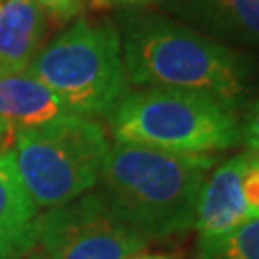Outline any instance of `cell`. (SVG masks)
<instances>
[{"mask_svg":"<svg viewBox=\"0 0 259 259\" xmlns=\"http://www.w3.org/2000/svg\"><path fill=\"white\" fill-rule=\"evenodd\" d=\"M217 157L113 142L104 159L102 194L113 213L150 238H169L194 227L200 190Z\"/></svg>","mask_w":259,"mask_h":259,"instance_id":"obj_1","label":"cell"},{"mask_svg":"<svg viewBox=\"0 0 259 259\" xmlns=\"http://www.w3.org/2000/svg\"><path fill=\"white\" fill-rule=\"evenodd\" d=\"M127 81L213 96L236 108L250 91V60L225 42L163 18H139L121 42Z\"/></svg>","mask_w":259,"mask_h":259,"instance_id":"obj_2","label":"cell"},{"mask_svg":"<svg viewBox=\"0 0 259 259\" xmlns=\"http://www.w3.org/2000/svg\"><path fill=\"white\" fill-rule=\"evenodd\" d=\"M110 121L117 142L179 154H215L242 142L234 108L181 89L148 87L125 93Z\"/></svg>","mask_w":259,"mask_h":259,"instance_id":"obj_3","label":"cell"},{"mask_svg":"<svg viewBox=\"0 0 259 259\" xmlns=\"http://www.w3.org/2000/svg\"><path fill=\"white\" fill-rule=\"evenodd\" d=\"M48 87L67 113L81 117L108 115L127 93L121 38L110 23L75 21L25 69Z\"/></svg>","mask_w":259,"mask_h":259,"instance_id":"obj_4","label":"cell"},{"mask_svg":"<svg viewBox=\"0 0 259 259\" xmlns=\"http://www.w3.org/2000/svg\"><path fill=\"white\" fill-rule=\"evenodd\" d=\"M14 140L19 179L38 209L58 207L91 192L110 150L102 127L73 113L16 131Z\"/></svg>","mask_w":259,"mask_h":259,"instance_id":"obj_5","label":"cell"},{"mask_svg":"<svg viewBox=\"0 0 259 259\" xmlns=\"http://www.w3.org/2000/svg\"><path fill=\"white\" fill-rule=\"evenodd\" d=\"M148 240L113 213L102 192H87L38 215L37 242L45 259H131Z\"/></svg>","mask_w":259,"mask_h":259,"instance_id":"obj_6","label":"cell"},{"mask_svg":"<svg viewBox=\"0 0 259 259\" xmlns=\"http://www.w3.org/2000/svg\"><path fill=\"white\" fill-rule=\"evenodd\" d=\"M251 157L253 152L238 154L213 167L205 179L194 217L198 259H217L227 240L253 219L242 194V175Z\"/></svg>","mask_w":259,"mask_h":259,"instance_id":"obj_7","label":"cell"},{"mask_svg":"<svg viewBox=\"0 0 259 259\" xmlns=\"http://www.w3.org/2000/svg\"><path fill=\"white\" fill-rule=\"evenodd\" d=\"M38 207L21 183L14 150L0 152V259H23L37 242Z\"/></svg>","mask_w":259,"mask_h":259,"instance_id":"obj_8","label":"cell"},{"mask_svg":"<svg viewBox=\"0 0 259 259\" xmlns=\"http://www.w3.org/2000/svg\"><path fill=\"white\" fill-rule=\"evenodd\" d=\"M169 8L219 42L259 45V0H169Z\"/></svg>","mask_w":259,"mask_h":259,"instance_id":"obj_9","label":"cell"},{"mask_svg":"<svg viewBox=\"0 0 259 259\" xmlns=\"http://www.w3.org/2000/svg\"><path fill=\"white\" fill-rule=\"evenodd\" d=\"M47 12L37 0H0V73H21L40 52Z\"/></svg>","mask_w":259,"mask_h":259,"instance_id":"obj_10","label":"cell"},{"mask_svg":"<svg viewBox=\"0 0 259 259\" xmlns=\"http://www.w3.org/2000/svg\"><path fill=\"white\" fill-rule=\"evenodd\" d=\"M65 113L58 96L27 71L0 73V121L8 129L38 127Z\"/></svg>","mask_w":259,"mask_h":259,"instance_id":"obj_11","label":"cell"},{"mask_svg":"<svg viewBox=\"0 0 259 259\" xmlns=\"http://www.w3.org/2000/svg\"><path fill=\"white\" fill-rule=\"evenodd\" d=\"M217 259H259V215L232 234Z\"/></svg>","mask_w":259,"mask_h":259,"instance_id":"obj_12","label":"cell"},{"mask_svg":"<svg viewBox=\"0 0 259 259\" xmlns=\"http://www.w3.org/2000/svg\"><path fill=\"white\" fill-rule=\"evenodd\" d=\"M242 194L253 217L259 215V152H253L250 165L242 175Z\"/></svg>","mask_w":259,"mask_h":259,"instance_id":"obj_13","label":"cell"},{"mask_svg":"<svg viewBox=\"0 0 259 259\" xmlns=\"http://www.w3.org/2000/svg\"><path fill=\"white\" fill-rule=\"evenodd\" d=\"M37 4L47 12V16L69 19L83 12L84 0H37Z\"/></svg>","mask_w":259,"mask_h":259,"instance_id":"obj_14","label":"cell"},{"mask_svg":"<svg viewBox=\"0 0 259 259\" xmlns=\"http://www.w3.org/2000/svg\"><path fill=\"white\" fill-rule=\"evenodd\" d=\"M242 142L251 152H259V102L251 108L248 121L242 129Z\"/></svg>","mask_w":259,"mask_h":259,"instance_id":"obj_15","label":"cell"},{"mask_svg":"<svg viewBox=\"0 0 259 259\" xmlns=\"http://www.w3.org/2000/svg\"><path fill=\"white\" fill-rule=\"evenodd\" d=\"M131 259H175L173 255H167V253H144L140 251L137 255H133Z\"/></svg>","mask_w":259,"mask_h":259,"instance_id":"obj_16","label":"cell"},{"mask_svg":"<svg viewBox=\"0 0 259 259\" xmlns=\"http://www.w3.org/2000/svg\"><path fill=\"white\" fill-rule=\"evenodd\" d=\"M104 2H111V4H140L146 0H104Z\"/></svg>","mask_w":259,"mask_h":259,"instance_id":"obj_17","label":"cell"},{"mask_svg":"<svg viewBox=\"0 0 259 259\" xmlns=\"http://www.w3.org/2000/svg\"><path fill=\"white\" fill-rule=\"evenodd\" d=\"M8 131H10L8 127H6V125L0 121V144H2V140H4V137H6V133H8Z\"/></svg>","mask_w":259,"mask_h":259,"instance_id":"obj_18","label":"cell"},{"mask_svg":"<svg viewBox=\"0 0 259 259\" xmlns=\"http://www.w3.org/2000/svg\"><path fill=\"white\" fill-rule=\"evenodd\" d=\"M27 259H45L40 253H35V255H27Z\"/></svg>","mask_w":259,"mask_h":259,"instance_id":"obj_19","label":"cell"}]
</instances>
